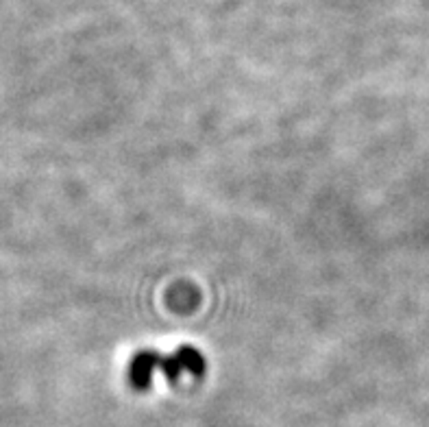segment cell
Returning a JSON list of instances; mask_svg holds the SVG:
<instances>
[{
	"label": "cell",
	"instance_id": "cell-1",
	"mask_svg": "<svg viewBox=\"0 0 429 427\" xmlns=\"http://www.w3.org/2000/svg\"><path fill=\"white\" fill-rule=\"evenodd\" d=\"M203 371H205V362L192 347H181L170 355L142 351L131 359L129 379L135 388H146L155 373H164L168 381H179L181 377H200Z\"/></svg>",
	"mask_w": 429,
	"mask_h": 427
}]
</instances>
